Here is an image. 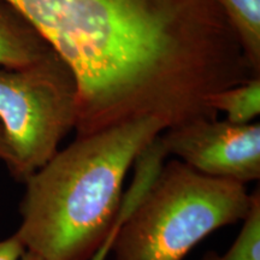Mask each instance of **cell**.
<instances>
[{"label": "cell", "mask_w": 260, "mask_h": 260, "mask_svg": "<svg viewBox=\"0 0 260 260\" xmlns=\"http://www.w3.org/2000/svg\"><path fill=\"white\" fill-rule=\"evenodd\" d=\"M69 68L76 136L144 117L217 118L207 98L256 76L219 0H4Z\"/></svg>", "instance_id": "cell-1"}, {"label": "cell", "mask_w": 260, "mask_h": 260, "mask_svg": "<svg viewBox=\"0 0 260 260\" xmlns=\"http://www.w3.org/2000/svg\"><path fill=\"white\" fill-rule=\"evenodd\" d=\"M167 129L144 117L76 136L23 181L21 225L27 252L40 260H92L122 218L130 167Z\"/></svg>", "instance_id": "cell-2"}, {"label": "cell", "mask_w": 260, "mask_h": 260, "mask_svg": "<svg viewBox=\"0 0 260 260\" xmlns=\"http://www.w3.org/2000/svg\"><path fill=\"white\" fill-rule=\"evenodd\" d=\"M136 176L111 247L115 260H183L195 245L248 213L245 184L200 174L174 159H136Z\"/></svg>", "instance_id": "cell-3"}, {"label": "cell", "mask_w": 260, "mask_h": 260, "mask_svg": "<svg viewBox=\"0 0 260 260\" xmlns=\"http://www.w3.org/2000/svg\"><path fill=\"white\" fill-rule=\"evenodd\" d=\"M0 124L11 162L24 181L58 152L76 124V83L69 68L52 53L22 69H0Z\"/></svg>", "instance_id": "cell-4"}, {"label": "cell", "mask_w": 260, "mask_h": 260, "mask_svg": "<svg viewBox=\"0 0 260 260\" xmlns=\"http://www.w3.org/2000/svg\"><path fill=\"white\" fill-rule=\"evenodd\" d=\"M168 155L206 176L246 184L260 178V124L198 118L160 134Z\"/></svg>", "instance_id": "cell-5"}, {"label": "cell", "mask_w": 260, "mask_h": 260, "mask_svg": "<svg viewBox=\"0 0 260 260\" xmlns=\"http://www.w3.org/2000/svg\"><path fill=\"white\" fill-rule=\"evenodd\" d=\"M53 53L41 35L4 0H0V67L22 69Z\"/></svg>", "instance_id": "cell-6"}, {"label": "cell", "mask_w": 260, "mask_h": 260, "mask_svg": "<svg viewBox=\"0 0 260 260\" xmlns=\"http://www.w3.org/2000/svg\"><path fill=\"white\" fill-rule=\"evenodd\" d=\"M253 71L260 70V0H219Z\"/></svg>", "instance_id": "cell-7"}, {"label": "cell", "mask_w": 260, "mask_h": 260, "mask_svg": "<svg viewBox=\"0 0 260 260\" xmlns=\"http://www.w3.org/2000/svg\"><path fill=\"white\" fill-rule=\"evenodd\" d=\"M214 112H224L225 121L234 124H248L260 113V77L218 90L207 98Z\"/></svg>", "instance_id": "cell-8"}, {"label": "cell", "mask_w": 260, "mask_h": 260, "mask_svg": "<svg viewBox=\"0 0 260 260\" xmlns=\"http://www.w3.org/2000/svg\"><path fill=\"white\" fill-rule=\"evenodd\" d=\"M201 260H260V194L253 193L248 213L239 236L224 254L209 252Z\"/></svg>", "instance_id": "cell-9"}, {"label": "cell", "mask_w": 260, "mask_h": 260, "mask_svg": "<svg viewBox=\"0 0 260 260\" xmlns=\"http://www.w3.org/2000/svg\"><path fill=\"white\" fill-rule=\"evenodd\" d=\"M25 252L23 242L14 234L8 239L0 240V260H22Z\"/></svg>", "instance_id": "cell-10"}, {"label": "cell", "mask_w": 260, "mask_h": 260, "mask_svg": "<svg viewBox=\"0 0 260 260\" xmlns=\"http://www.w3.org/2000/svg\"><path fill=\"white\" fill-rule=\"evenodd\" d=\"M0 159L3 161H5V164L10 165L11 162V153H10V149L8 146V142H6L4 130H3V126L0 124Z\"/></svg>", "instance_id": "cell-11"}, {"label": "cell", "mask_w": 260, "mask_h": 260, "mask_svg": "<svg viewBox=\"0 0 260 260\" xmlns=\"http://www.w3.org/2000/svg\"><path fill=\"white\" fill-rule=\"evenodd\" d=\"M22 260H40V259H39L38 256H35L34 254H31V253L25 252V254L23 258H22Z\"/></svg>", "instance_id": "cell-12"}]
</instances>
